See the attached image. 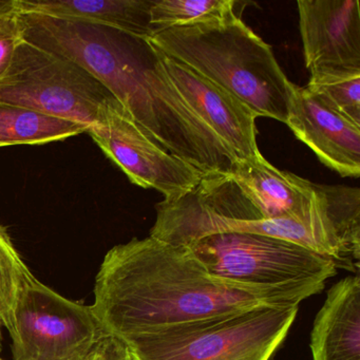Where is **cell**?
Here are the masks:
<instances>
[{
    "label": "cell",
    "mask_w": 360,
    "mask_h": 360,
    "mask_svg": "<svg viewBox=\"0 0 360 360\" xmlns=\"http://www.w3.org/2000/svg\"><path fill=\"white\" fill-rule=\"evenodd\" d=\"M262 305L273 307L210 275L189 248L149 236L105 255L91 309L124 343Z\"/></svg>",
    "instance_id": "1"
},
{
    "label": "cell",
    "mask_w": 360,
    "mask_h": 360,
    "mask_svg": "<svg viewBox=\"0 0 360 360\" xmlns=\"http://www.w3.org/2000/svg\"><path fill=\"white\" fill-rule=\"evenodd\" d=\"M85 132L81 124L0 102V147L48 144Z\"/></svg>",
    "instance_id": "13"
},
{
    "label": "cell",
    "mask_w": 360,
    "mask_h": 360,
    "mask_svg": "<svg viewBox=\"0 0 360 360\" xmlns=\"http://www.w3.org/2000/svg\"><path fill=\"white\" fill-rule=\"evenodd\" d=\"M0 360H4L3 358L0 357Z\"/></svg>",
    "instance_id": "21"
},
{
    "label": "cell",
    "mask_w": 360,
    "mask_h": 360,
    "mask_svg": "<svg viewBox=\"0 0 360 360\" xmlns=\"http://www.w3.org/2000/svg\"><path fill=\"white\" fill-rule=\"evenodd\" d=\"M89 357H90V356H89ZM89 357H88V359H87V360H89Z\"/></svg>",
    "instance_id": "22"
},
{
    "label": "cell",
    "mask_w": 360,
    "mask_h": 360,
    "mask_svg": "<svg viewBox=\"0 0 360 360\" xmlns=\"http://www.w3.org/2000/svg\"><path fill=\"white\" fill-rule=\"evenodd\" d=\"M89 360H132L127 349L121 341L112 336H107L92 352Z\"/></svg>",
    "instance_id": "18"
},
{
    "label": "cell",
    "mask_w": 360,
    "mask_h": 360,
    "mask_svg": "<svg viewBox=\"0 0 360 360\" xmlns=\"http://www.w3.org/2000/svg\"><path fill=\"white\" fill-rule=\"evenodd\" d=\"M115 98L77 63L25 39L0 79V102L81 124L87 131Z\"/></svg>",
    "instance_id": "5"
},
{
    "label": "cell",
    "mask_w": 360,
    "mask_h": 360,
    "mask_svg": "<svg viewBox=\"0 0 360 360\" xmlns=\"http://www.w3.org/2000/svg\"><path fill=\"white\" fill-rule=\"evenodd\" d=\"M233 0H155L150 25L155 31L193 26L233 13Z\"/></svg>",
    "instance_id": "15"
},
{
    "label": "cell",
    "mask_w": 360,
    "mask_h": 360,
    "mask_svg": "<svg viewBox=\"0 0 360 360\" xmlns=\"http://www.w3.org/2000/svg\"><path fill=\"white\" fill-rule=\"evenodd\" d=\"M18 11L16 0H0V16Z\"/></svg>",
    "instance_id": "19"
},
{
    "label": "cell",
    "mask_w": 360,
    "mask_h": 360,
    "mask_svg": "<svg viewBox=\"0 0 360 360\" xmlns=\"http://www.w3.org/2000/svg\"><path fill=\"white\" fill-rule=\"evenodd\" d=\"M1 341H3V334H1V328H0V353H1Z\"/></svg>",
    "instance_id": "20"
},
{
    "label": "cell",
    "mask_w": 360,
    "mask_h": 360,
    "mask_svg": "<svg viewBox=\"0 0 360 360\" xmlns=\"http://www.w3.org/2000/svg\"><path fill=\"white\" fill-rule=\"evenodd\" d=\"M131 359H132V358H131Z\"/></svg>",
    "instance_id": "23"
},
{
    "label": "cell",
    "mask_w": 360,
    "mask_h": 360,
    "mask_svg": "<svg viewBox=\"0 0 360 360\" xmlns=\"http://www.w3.org/2000/svg\"><path fill=\"white\" fill-rule=\"evenodd\" d=\"M286 125L324 166L343 178H359L360 126L292 82Z\"/></svg>",
    "instance_id": "10"
},
{
    "label": "cell",
    "mask_w": 360,
    "mask_h": 360,
    "mask_svg": "<svg viewBox=\"0 0 360 360\" xmlns=\"http://www.w3.org/2000/svg\"><path fill=\"white\" fill-rule=\"evenodd\" d=\"M32 276L9 233L0 225V328H5L10 335L14 330V309L18 295Z\"/></svg>",
    "instance_id": "16"
},
{
    "label": "cell",
    "mask_w": 360,
    "mask_h": 360,
    "mask_svg": "<svg viewBox=\"0 0 360 360\" xmlns=\"http://www.w3.org/2000/svg\"><path fill=\"white\" fill-rule=\"evenodd\" d=\"M305 67L360 69L359 0H299Z\"/></svg>",
    "instance_id": "9"
},
{
    "label": "cell",
    "mask_w": 360,
    "mask_h": 360,
    "mask_svg": "<svg viewBox=\"0 0 360 360\" xmlns=\"http://www.w3.org/2000/svg\"><path fill=\"white\" fill-rule=\"evenodd\" d=\"M13 360H87L108 336L92 311L65 298L34 275L14 309Z\"/></svg>",
    "instance_id": "6"
},
{
    "label": "cell",
    "mask_w": 360,
    "mask_h": 360,
    "mask_svg": "<svg viewBox=\"0 0 360 360\" xmlns=\"http://www.w3.org/2000/svg\"><path fill=\"white\" fill-rule=\"evenodd\" d=\"M185 248L210 275L273 307L299 305L319 294L338 267L300 244L256 233H214Z\"/></svg>",
    "instance_id": "3"
},
{
    "label": "cell",
    "mask_w": 360,
    "mask_h": 360,
    "mask_svg": "<svg viewBox=\"0 0 360 360\" xmlns=\"http://www.w3.org/2000/svg\"><path fill=\"white\" fill-rule=\"evenodd\" d=\"M309 72L305 88L328 108L360 126V69L321 68Z\"/></svg>",
    "instance_id": "14"
},
{
    "label": "cell",
    "mask_w": 360,
    "mask_h": 360,
    "mask_svg": "<svg viewBox=\"0 0 360 360\" xmlns=\"http://www.w3.org/2000/svg\"><path fill=\"white\" fill-rule=\"evenodd\" d=\"M162 58L176 89L238 161L262 155L257 144L256 120L260 117L252 108L185 65L163 53Z\"/></svg>",
    "instance_id": "8"
},
{
    "label": "cell",
    "mask_w": 360,
    "mask_h": 360,
    "mask_svg": "<svg viewBox=\"0 0 360 360\" xmlns=\"http://www.w3.org/2000/svg\"><path fill=\"white\" fill-rule=\"evenodd\" d=\"M298 311L262 305L122 343L132 360H269Z\"/></svg>",
    "instance_id": "4"
},
{
    "label": "cell",
    "mask_w": 360,
    "mask_h": 360,
    "mask_svg": "<svg viewBox=\"0 0 360 360\" xmlns=\"http://www.w3.org/2000/svg\"><path fill=\"white\" fill-rule=\"evenodd\" d=\"M24 39L20 11L0 16V79L7 75Z\"/></svg>",
    "instance_id": "17"
},
{
    "label": "cell",
    "mask_w": 360,
    "mask_h": 360,
    "mask_svg": "<svg viewBox=\"0 0 360 360\" xmlns=\"http://www.w3.org/2000/svg\"><path fill=\"white\" fill-rule=\"evenodd\" d=\"M313 360H360V278L347 276L328 290L311 334Z\"/></svg>",
    "instance_id": "11"
},
{
    "label": "cell",
    "mask_w": 360,
    "mask_h": 360,
    "mask_svg": "<svg viewBox=\"0 0 360 360\" xmlns=\"http://www.w3.org/2000/svg\"><path fill=\"white\" fill-rule=\"evenodd\" d=\"M87 134L130 182L155 189L164 199L191 191L201 180L199 170L153 142L117 98Z\"/></svg>",
    "instance_id": "7"
},
{
    "label": "cell",
    "mask_w": 360,
    "mask_h": 360,
    "mask_svg": "<svg viewBox=\"0 0 360 360\" xmlns=\"http://www.w3.org/2000/svg\"><path fill=\"white\" fill-rule=\"evenodd\" d=\"M155 0H16L22 13L94 22L149 39L155 33L150 10Z\"/></svg>",
    "instance_id": "12"
},
{
    "label": "cell",
    "mask_w": 360,
    "mask_h": 360,
    "mask_svg": "<svg viewBox=\"0 0 360 360\" xmlns=\"http://www.w3.org/2000/svg\"><path fill=\"white\" fill-rule=\"evenodd\" d=\"M149 41L245 103L259 117L286 124L290 81L273 49L235 12L188 27L158 30Z\"/></svg>",
    "instance_id": "2"
}]
</instances>
